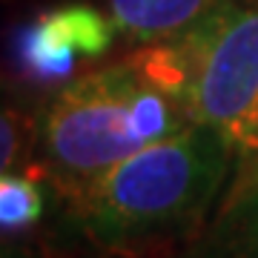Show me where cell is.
Returning <instances> with one entry per match:
<instances>
[{
	"label": "cell",
	"mask_w": 258,
	"mask_h": 258,
	"mask_svg": "<svg viewBox=\"0 0 258 258\" xmlns=\"http://www.w3.org/2000/svg\"><path fill=\"white\" fill-rule=\"evenodd\" d=\"M230 181L227 141L192 120L66 192V204L83 238L126 255L195 235Z\"/></svg>",
	"instance_id": "cell-1"
},
{
	"label": "cell",
	"mask_w": 258,
	"mask_h": 258,
	"mask_svg": "<svg viewBox=\"0 0 258 258\" xmlns=\"http://www.w3.org/2000/svg\"><path fill=\"white\" fill-rule=\"evenodd\" d=\"M126 60L227 141V195L258 184V0H215L184 29L138 43Z\"/></svg>",
	"instance_id": "cell-2"
},
{
	"label": "cell",
	"mask_w": 258,
	"mask_h": 258,
	"mask_svg": "<svg viewBox=\"0 0 258 258\" xmlns=\"http://www.w3.org/2000/svg\"><path fill=\"white\" fill-rule=\"evenodd\" d=\"M186 123L192 118L123 57L69 78L40 103L32 161L66 195Z\"/></svg>",
	"instance_id": "cell-3"
},
{
	"label": "cell",
	"mask_w": 258,
	"mask_h": 258,
	"mask_svg": "<svg viewBox=\"0 0 258 258\" xmlns=\"http://www.w3.org/2000/svg\"><path fill=\"white\" fill-rule=\"evenodd\" d=\"M115 32L118 29L109 15L92 6H57L20 29L15 37V57L29 81H69L81 60H95L109 52Z\"/></svg>",
	"instance_id": "cell-4"
},
{
	"label": "cell",
	"mask_w": 258,
	"mask_h": 258,
	"mask_svg": "<svg viewBox=\"0 0 258 258\" xmlns=\"http://www.w3.org/2000/svg\"><path fill=\"white\" fill-rule=\"evenodd\" d=\"M186 258H258V184L227 195L221 215Z\"/></svg>",
	"instance_id": "cell-5"
},
{
	"label": "cell",
	"mask_w": 258,
	"mask_h": 258,
	"mask_svg": "<svg viewBox=\"0 0 258 258\" xmlns=\"http://www.w3.org/2000/svg\"><path fill=\"white\" fill-rule=\"evenodd\" d=\"M215 0H106V15L118 35L132 43H149L192 23Z\"/></svg>",
	"instance_id": "cell-6"
},
{
	"label": "cell",
	"mask_w": 258,
	"mask_h": 258,
	"mask_svg": "<svg viewBox=\"0 0 258 258\" xmlns=\"http://www.w3.org/2000/svg\"><path fill=\"white\" fill-rule=\"evenodd\" d=\"M37 106L23 89L0 83V175L20 172L35 158Z\"/></svg>",
	"instance_id": "cell-7"
},
{
	"label": "cell",
	"mask_w": 258,
	"mask_h": 258,
	"mask_svg": "<svg viewBox=\"0 0 258 258\" xmlns=\"http://www.w3.org/2000/svg\"><path fill=\"white\" fill-rule=\"evenodd\" d=\"M43 210L46 198L37 181L20 172L0 175V232H23L35 227Z\"/></svg>",
	"instance_id": "cell-8"
},
{
	"label": "cell",
	"mask_w": 258,
	"mask_h": 258,
	"mask_svg": "<svg viewBox=\"0 0 258 258\" xmlns=\"http://www.w3.org/2000/svg\"><path fill=\"white\" fill-rule=\"evenodd\" d=\"M0 258H35L29 249H20V247H6L0 244Z\"/></svg>",
	"instance_id": "cell-9"
}]
</instances>
